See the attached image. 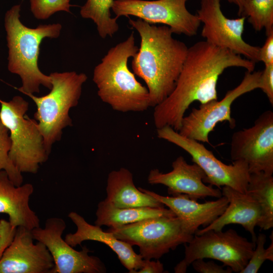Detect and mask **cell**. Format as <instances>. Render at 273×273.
Returning <instances> with one entry per match:
<instances>
[{
    "mask_svg": "<svg viewBox=\"0 0 273 273\" xmlns=\"http://www.w3.org/2000/svg\"><path fill=\"white\" fill-rule=\"evenodd\" d=\"M255 62L205 40L188 48L175 86L171 94L154 107L153 120L157 129L169 126L178 131L185 113L195 101L203 104L217 100L219 76L230 67L252 72Z\"/></svg>",
    "mask_w": 273,
    "mask_h": 273,
    "instance_id": "1",
    "label": "cell"
},
{
    "mask_svg": "<svg viewBox=\"0 0 273 273\" xmlns=\"http://www.w3.org/2000/svg\"><path fill=\"white\" fill-rule=\"evenodd\" d=\"M139 33L140 48L132 57L133 73L148 89L151 107L164 101L172 92L187 56L188 47L175 39L167 26L150 24L142 19H129Z\"/></svg>",
    "mask_w": 273,
    "mask_h": 273,
    "instance_id": "2",
    "label": "cell"
},
{
    "mask_svg": "<svg viewBox=\"0 0 273 273\" xmlns=\"http://www.w3.org/2000/svg\"><path fill=\"white\" fill-rule=\"evenodd\" d=\"M132 32L110 48L95 68L93 80L100 99L116 111L143 112L151 107L147 87L136 79L128 61L138 52Z\"/></svg>",
    "mask_w": 273,
    "mask_h": 273,
    "instance_id": "3",
    "label": "cell"
},
{
    "mask_svg": "<svg viewBox=\"0 0 273 273\" xmlns=\"http://www.w3.org/2000/svg\"><path fill=\"white\" fill-rule=\"evenodd\" d=\"M20 5H14L5 16L9 50L8 69L21 78L22 86L17 88L18 90L24 95L39 93L40 85L49 89L52 86L50 75L43 74L38 68L40 44L45 38L58 37L62 25L54 23L29 28L20 21Z\"/></svg>",
    "mask_w": 273,
    "mask_h": 273,
    "instance_id": "4",
    "label": "cell"
},
{
    "mask_svg": "<svg viewBox=\"0 0 273 273\" xmlns=\"http://www.w3.org/2000/svg\"><path fill=\"white\" fill-rule=\"evenodd\" d=\"M49 75L52 86L48 94L41 97L32 94L25 95L30 98L36 106L34 119L37 122L50 155L53 145L60 141L63 129L72 125L69 110L78 105L82 85L87 76L83 73L75 71L55 72Z\"/></svg>",
    "mask_w": 273,
    "mask_h": 273,
    "instance_id": "5",
    "label": "cell"
},
{
    "mask_svg": "<svg viewBox=\"0 0 273 273\" xmlns=\"http://www.w3.org/2000/svg\"><path fill=\"white\" fill-rule=\"evenodd\" d=\"M0 119L8 129L11 140V160L21 173L36 174L49 154L37 122L25 116L28 102L16 96L9 101L0 99Z\"/></svg>",
    "mask_w": 273,
    "mask_h": 273,
    "instance_id": "6",
    "label": "cell"
},
{
    "mask_svg": "<svg viewBox=\"0 0 273 273\" xmlns=\"http://www.w3.org/2000/svg\"><path fill=\"white\" fill-rule=\"evenodd\" d=\"M107 231L131 246L139 247L144 259H159L179 245L188 243L194 235L187 233L176 216L149 218Z\"/></svg>",
    "mask_w": 273,
    "mask_h": 273,
    "instance_id": "7",
    "label": "cell"
},
{
    "mask_svg": "<svg viewBox=\"0 0 273 273\" xmlns=\"http://www.w3.org/2000/svg\"><path fill=\"white\" fill-rule=\"evenodd\" d=\"M185 244V257L174 267L175 273H185L193 261L210 258L222 262L223 266L240 273L247 264L255 243L239 235L234 229L223 232L209 230L195 234Z\"/></svg>",
    "mask_w": 273,
    "mask_h": 273,
    "instance_id": "8",
    "label": "cell"
},
{
    "mask_svg": "<svg viewBox=\"0 0 273 273\" xmlns=\"http://www.w3.org/2000/svg\"><path fill=\"white\" fill-rule=\"evenodd\" d=\"M157 137L175 145L187 152L206 175L204 183L229 187L242 193L247 192L250 172L247 163L236 160L227 165L218 160L212 151L195 140L185 137L169 126L157 129Z\"/></svg>",
    "mask_w": 273,
    "mask_h": 273,
    "instance_id": "9",
    "label": "cell"
},
{
    "mask_svg": "<svg viewBox=\"0 0 273 273\" xmlns=\"http://www.w3.org/2000/svg\"><path fill=\"white\" fill-rule=\"evenodd\" d=\"M261 71H247L236 87L228 90L220 101L214 100L193 108L183 119L179 130L181 135L199 142L209 144V134L219 122L228 121L231 129L236 126V120L231 115L233 102L242 95L259 88Z\"/></svg>",
    "mask_w": 273,
    "mask_h": 273,
    "instance_id": "10",
    "label": "cell"
},
{
    "mask_svg": "<svg viewBox=\"0 0 273 273\" xmlns=\"http://www.w3.org/2000/svg\"><path fill=\"white\" fill-rule=\"evenodd\" d=\"M188 0H114L112 10L117 18L134 16L150 24L168 26L173 33L193 36L201 22L189 11Z\"/></svg>",
    "mask_w": 273,
    "mask_h": 273,
    "instance_id": "11",
    "label": "cell"
},
{
    "mask_svg": "<svg viewBox=\"0 0 273 273\" xmlns=\"http://www.w3.org/2000/svg\"><path fill=\"white\" fill-rule=\"evenodd\" d=\"M196 15L203 24L201 35L205 41L255 63L259 61L260 47L250 44L243 38L245 17H225L221 9L220 0H201Z\"/></svg>",
    "mask_w": 273,
    "mask_h": 273,
    "instance_id": "12",
    "label": "cell"
},
{
    "mask_svg": "<svg viewBox=\"0 0 273 273\" xmlns=\"http://www.w3.org/2000/svg\"><path fill=\"white\" fill-rule=\"evenodd\" d=\"M66 228L61 218H48L44 228L40 226L31 230L34 240L42 243L54 260L55 266L51 273H104L106 268L100 259L89 255L91 251L86 246L77 251L62 237Z\"/></svg>",
    "mask_w": 273,
    "mask_h": 273,
    "instance_id": "13",
    "label": "cell"
},
{
    "mask_svg": "<svg viewBox=\"0 0 273 273\" xmlns=\"http://www.w3.org/2000/svg\"><path fill=\"white\" fill-rule=\"evenodd\" d=\"M231 159L243 160L250 173L263 172L273 173V112L262 113L254 124L235 131L230 147Z\"/></svg>",
    "mask_w": 273,
    "mask_h": 273,
    "instance_id": "14",
    "label": "cell"
},
{
    "mask_svg": "<svg viewBox=\"0 0 273 273\" xmlns=\"http://www.w3.org/2000/svg\"><path fill=\"white\" fill-rule=\"evenodd\" d=\"M33 240L31 230L17 227L0 258V273H51L52 255L42 243L34 244Z\"/></svg>",
    "mask_w": 273,
    "mask_h": 273,
    "instance_id": "15",
    "label": "cell"
},
{
    "mask_svg": "<svg viewBox=\"0 0 273 273\" xmlns=\"http://www.w3.org/2000/svg\"><path fill=\"white\" fill-rule=\"evenodd\" d=\"M172 167V170L167 173L160 172L158 169H152L148 176V183L166 186L168 193L172 196L186 194L196 200L207 197L219 198L222 196L220 189L204 184L206 175L197 164H190L180 156L173 161Z\"/></svg>",
    "mask_w": 273,
    "mask_h": 273,
    "instance_id": "16",
    "label": "cell"
},
{
    "mask_svg": "<svg viewBox=\"0 0 273 273\" xmlns=\"http://www.w3.org/2000/svg\"><path fill=\"white\" fill-rule=\"evenodd\" d=\"M138 189L167 206L180 220L185 231L192 235L195 234L200 226L205 228L211 224L229 204L228 200L223 196L214 201L200 203L186 194L164 196L140 187Z\"/></svg>",
    "mask_w": 273,
    "mask_h": 273,
    "instance_id": "17",
    "label": "cell"
},
{
    "mask_svg": "<svg viewBox=\"0 0 273 273\" xmlns=\"http://www.w3.org/2000/svg\"><path fill=\"white\" fill-rule=\"evenodd\" d=\"M68 217L76 225L77 231L65 237V241L72 247L80 245L86 240L95 241L105 244L118 256L121 264L130 273H136L143 265L144 259L136 254L130 244L120 240L101 226L92 225L75 212H71Z\"/></svg>",
    "mask_w": 273,
    "mask_h": 273,
    "instance_id": "18",
    "label": "cell"
},
{
    "mask_svg": "<svg viewBox=\"0 0 273 273\" xmlns=\"http://www.w3.org/2000/svg\"><path fill=\"white\" fill-rule=\"evenodd\" d=\"M222 196L227 198L229 204L224 212L209 225L198 230L196 235L209 230L221 231L226 225H242L255 243V228L261 216V209L257 201L248 193H242L229 187L221 189Z\"/></svg>",
    "mask_w": 273,
    "mask_h": 273,
    "instance_id": "19",
    "label": "cell"
},
{
    "mask_svg": "<svg viewBox=\"0 0 273 273\" xmlns=\"http://www.w3.org/2000/svg\"><path fill=\"white\" fill-rule=\"evenodd\" d=\"M33 191L32 184L17 186L5 170L0 172V213L9 216L12 228L23 226L32 230L40 226L38 216L29 205Z\"/></svg>",
    "mask_w": 273,
    "mask_h": 273,
    "instance_id": "20",
    "label": "cell"
},
{
    "mask_svg": "<svg viewBox=\"0 0 273 273\" xmlns=\"http://www.w3.org/2000/svg\"><path fill=\"white\" fill-rule=\"evenodd\" d=\"M106 192V199L117 207H164L163 204L152 196L137 189L132 173L125 168L108 174Z\"/></svg>",
    "mask_w": 273,
    "mask_h": 273,
    "instance_id": "21",
    "label": "cell"
},
{
    "mask_svg": "<svg viewBox=\"0 0 273 273\" xmlns=\"http://www.w3.org/2000/svg\"><path fill=\"white\" fill-rule=\"evenodd\" d=\"M96 215L95 225L109 228L119 227L151 218L175 216L170 209L165 207L119 208L106 199L99 203Z\"/></svg>",
    "mask_w": 273,
    "mask_h": 273,
    "instance_id": "22",
    "label": "cell"
},
{
    "mask_svg": "<svg viewBox=\"0 0 273 273\" xmlns=\"http://www.w3.org/2000/svg\"><path fill=\"white\" fill-rule=\"evenodd\" d=\"M247 193L258 203L261 216L257 225L268 230L273 227V177L272 174L258 172L250 173Z\"/></svg>",
    "mask_w": 273,
    "mask_h": 273,
    "instance_id": "23",
    "label": "cell"
},
{
    "mask_svg": "<svg viewBox=\"0 0 273 273\" xmlns=\"http://www.w3.org/2000/svg\"><path fill=\"white\" fill-rule=\"evenodd\" d=\"M114 0H86L81 7L80 14L96 24L100 36L104 39L112 36L119 29L116 17L112 18L111 10Z\"/></svg>",
    "mask_w": 273,
    "mask_h": 273,
    "instance_id": "24",
    "label": "cell"
},
{
    "mask_svg": "<svg viewBox=\"0 0 273 273\" xmlns=\"http://www.w3.org/2000/svg\"><path fill=\"white\" fill-rule=\"evenodd\" d=\"M238 15L247 18L256 31L264 29L266 36L273 32V0H244Z\"/></svg>",
    "mask_w": 273,
    "mask_h": 273,
    "instance_id": "25",
    "label": "cell"
},
{
    "mask_svg": "<svg viewBox=\"0 0 273 273\" xmlns=\"http://www.w3.org/2000/svg\"><path fill=\"white\" fill-rule=\"evenodd\" d=\"M11 140L8 129L0 119V172L5 170L9 178L17 186L22 185V173L14 165L9 157Z\"/></svg>",
    "mask_w": 273,
    "mask_h": 273,
    "instance_id": "26",
    "label": "cell"
},
{
    "mask_svg": "<svg viewBox=\"0 0 273 273\" xmlns=\"http://www.w3.org/2000/svg\"><path fill=\"white\" fill-rule=\"evenodd\" d=\"M273 235L270 236L271 242L267 248H264L266 236L260 233L256 237L255 247L246 266L240 273H257L264 262L267 260L273 261Z\"/></svg>",
    "mask_w": 273,
    "mask_h": 273,
    "instance_id": "27",
    "label": "cell"
},
{
    "mask_svg": "<svg viewBox=\"0 0 273 273\" xmlns=\"http://www.w3.org/2000/svg\"><path fill=\"white\" fill-rule=\"evenodd\" d=\"M71 0H29L30 10L35 18L46 20L56 12L70 13Z\"/></svg>",
    "mask_w": 273,
    "mask_h": 273,
    "instance_id": "28",
    "label": "cell"
},
{
    "mask_svg": "<svg viewBox=\"0 0 273 273\" xmlns=\"http://www.w3.org/2000/svg\"><path fill=\"white\" fill-rule=\"evenodd\" d=\"M259 88L267 96L268 101L273 105V65L265 66L260 77Z\"/></svg>",
    "mask_w": 273,
    "mask_h": 273,
    "instance_id": "29",
    "label": "cell"
},
{
    "mask_svg": "<svg viewBox=\"0 0 273 273\" xmlns=\"http://www.w3.org/2000/svg\"><path fill=\"white\" fill-rule=\"evenodd\" d=\"M195 270L200 273H231L232 270L228 267L224 268L213 261H205L204 259H198L191 263Z\"/></svg>",
    "mask_w": 273,
    "mask_h": 273,
    "instance_id": "30",
    "label": "cell"
},
{
    "mask_svg": "<svg viewBox=\"0 0 273 273\" xmlns=\"http://www.w3.org/2000/svg\"><path fill=\"white\" fill-rule=\"evenodd\" d=\"M259 60L265 66L273 65V32L267 35L263 45L260 47Z\"/></svg>",
    "mask_w": 273,
    "mask_h": 273,
    "instance_id": "31",
    "label": "cell"
},
{
    "mask_svg": "<svg viewBox=\"0 0 273 273\" xmlns=\"http://www.w3.org/2000/svg\"><path fill=\"white\" fill-rule=\"evenodd\" d=\"M163 271V264L158 259L156 261L144 259L143 266L136 273H162Z\"/></svg>",
    "mask_w": 273,
    "mask_h": 273,
    "instance_id": "32",
    "label": "cell"
},
{
    "mask_svg": "<svg viewBox=\"0 0 273 273\" xmlns=\"http://www.w3.org/2000/svg\"><path fill=\"white\" fill-rule=\"evenodd\" d=\"M230 3L236 5L238 8V13L240 11L244 0H226Z\"/></svg>",
    "mask_w": 273,
    "mask_h": 273,
    "instance_id": "33",
    "label": "cell"
},
{
    "mask_svg": "<svg viewBox=\"0 0 273 273\" xmlns=\"http://www.w3.org/2000/svg\"><path fill=\"white\" fill-rule=\"evenodd\" d=\"M0 228H1V223H0Z\"/></svg>",
    "mask_w": 273,
    "mask_h": 273,
    "instance_id": "34",
    "label": "cell"
}]
</instances>
